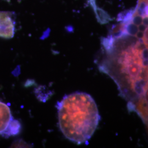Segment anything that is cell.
I'll return each mask as SVG.
<instances>
[{"instance_id":"13","label":"cell","mask_w":148,"mask_h":148,"mask_svg":"<svg viewBox=\"0 0 148 148\" xmlns=\"http://www.w3.org/2000/svg\"><path fill=\"white\" fill-rule=\"evenodd\" d=\"M148 2V0H139L138 1V5L140 3H145L147 4Z\"/></svg>"},{"instance_id":"12","label":"cell","mask_w":148,"mask_h":148,"mask_svg":"<svg viewBox=\"0 0 148 148\" xmlns=\"http://www.w3.org/2000/svg\"><path fill=\"white\" fill-rule=\"evenodd\" d=\"M148 16V2H147V3L146 4V5H145V7L144 8V13H143V16Z\"/></svg>"},{"instance_id":"3","label":"cell","mask_w":148,"mask_h":148,"mask_svg":"<svg viewBox=\"0 0 148 148\" xmlns=\"http://www.w3.org/2000/svg\"><path fill=\"white\" fill-rule=\"evenodd\" d=\"M21 130V125L14 120L9 106L0 101V135L5 137L17 134Z\"/></svg>"},{"instance_id":"9","label":"cell","mask_w":148,"mask_h":148,"mask_svg":"<svg viewBox=\"0 0 148 148\" xmlns=\"http://www.w3.org/2000/svg\"><path fill=\"white\" fill-rule=\"evenodd\" d=\"M138 30H139V31L144 32V31L145 30V29H146V28H147V27H146L145 25H144L143 23H142V24H141L140 25H138Z\"/></svg>"},{"instance_id":"11","label":"cell","mask_w":148,"mask_h":148,"mask_svg":"<svg viewBox=\"0 0 148 148\" xmlns=\"http://www.w3.org/2000/svg\"><path fill=\"white\" fill-rule=\"evenodd\" d=\"M143 35H144V32H143L138 31L135 36L137 37V38H138L139 40H142V38H143Z\"/></svg>"},{"instance_id":"5","label":"cell","mask_w":148,"mask_h":148,"mask_svg":"<svg viewBox=\"0 0 148 148\" xmlns=\"http://www.w3.org/2000/svg\"><path fill=\"white\" fill-rule=\"evenodd\" d=\"M14 23L11 13L0 11V37L10 39L14 36Z\"/></svg>"},{"instance_id":"8","label":"cell","mask_w":148,"mask_h":148,"mask_svg":"<svg viewBox=\"0 0 148 148\" xmlns=\"http://www.w3.org/2000/svg\"><path fill=\"white\" fill-rule=\"evenodd\" d=\"M142 40L145 47L148 50V27H147L145 30L144 32Z\"/></svg>"},{"instance_id":"7","label":"cell","mask_w":148,"mask_h":148,"mask_svg":"<svg viewBox=\"0 0 148 148\" xmlns=\"http://www.w3.org/2000/svg\"><path fill=\"white\" fill-rule=\"evenodd\" d=\"M131 21L133 23L138 26L141 24H142L143 16L140 14L137 11H136L134 13H133Z\"/></svg>"},{"instance_id":"4","label":"cell","mask_w":148,"mask_h":148,"mask_svg":"<svg viewBox=\"0 0 148 148\" xmlns=\"http://www.w3.org/2000/svg\"><path fill=\"white\" fill-rule=\"evenodd\" d=\"M128 106L130 110L136 111L148 126V82L138 97V101L135 103H130Z\"/></svg>"},{"instance_id":"10","label":"cell","mask_w":148,"mask_h":148,"mask_svg":"<svg viewBox=\"0 0 148 148\" xmlns=\"http://www.w3.org/2000/svg\"><path fill=\"white\" fill-rule=\"evenodd\" d=\"M142 23L144 25H145L146 27H148V16H143Z\"/></svg>"},{"instance_id":"6","label":"cell","mask_w":148,"mask_h":148,"mask_svg":"<svg viewBox=\"0 0 148 148\" xmlns=\"http://www.w3.org/2000/svg\"><path fill=\"white\" fill-rule=\"evenodd\" d=\"M125 23V30L126 35L131 36H136L138 30L137 25L133 23L131 21H127Z\"/></svg>"},{"instance_id":"2","label":"cell","mask_w":148,"mask_h":148,"mask_svg":"<svg viewBox=\"0 0 148 148\" xmlns=\"http://www.w3.org/2000/svg\"><path fill=\"white\" fill-rule=\"evenodd\" d=\"M143 48L141 42L138 41L133 46L122 51L117 58L119 70L126 79L130 90L140 79L145 65L142 54Z\"/></svg>"},{"instance_id":"1","label":"cell","mask_w":148,"mask_h":148,"mask_svg":"<svg viewBox=\"0 0 148 148\" xmlns=\"http://www.w3.org/2000/svg\"><path fill=\"white\" fill-rule=\"evenodd\" d=\"M57 108L59 127L64 136L77 144L87 142L101 119L92 97L86 93L75 92L64 96Z\"/></svg>"}]
</instances>
